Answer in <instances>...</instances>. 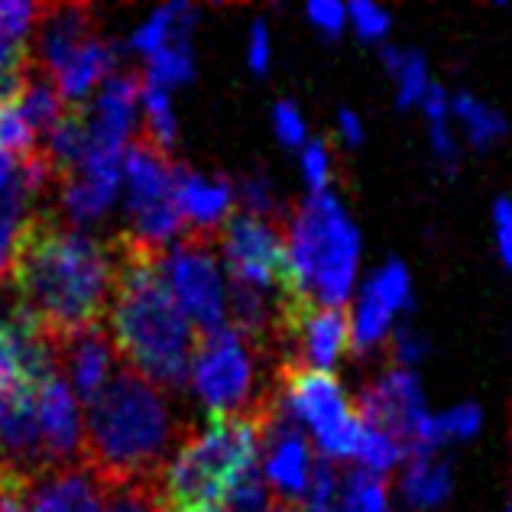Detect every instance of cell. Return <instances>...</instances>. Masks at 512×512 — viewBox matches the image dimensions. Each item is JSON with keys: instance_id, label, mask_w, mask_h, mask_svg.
<instances>
[{"instance_id": "obj_1", "label": "cell", "mask_w": 512, "mask_h": 512, "mask_svg": "<svg viewBox=\"0 0 512 512\" xmlns=\"http://www.w3.org/2000/svg\"><path fill=\"white\" fill-rule=\"evenodd\" d=\"M7 279L17 312L52 338L107 321L114 295L111 240L62 221L56 208H36L17 227Z\"/></svg>"}, {"instance_id": "obj_2", "label": "cell", "mask_w": 512, "mask_h": 512, "mask_svg": "<svg viewBox=\"0 0 512 512\" xmlns=\"http://www.w3.org/2000/svg\"><path fill=\"white\" fill-rule=\"evenodd\" d=\"M114 295L107 331L117 360L146 376L159 393H182L192 370L198 334L175 302L166 279V250L120 231L111 237Z\"/></svg>"}, {"instance_id": "obj_3", "label": "cell", "mask_w": 512, "mask_h": 512, "mask_svg": "<svg viewBox=\"0 0 512 512\" xmlns=\"http://www.w3.org/2000/svg\"><path fill=\"white\" fill-rule=\"evenodd\" d=\"M188 435L192 425L175 419L166 393L117 363L111 383L88 406L82 470L94 490L130 483L166 487V470Z\"/></svg>"}, {"instance_id": "obj_4", "label": "cell", "mask_w": 512, "mask_h": 512, "mask_svg": "<svg viewBox=\"0 0 512 512\" xmlns=\"http://www.w3.org/2000/svg\"><path fill=\"white\" fill-rule=\"evenodd\" d=\"M266 431L244 415H208V428H192L166 470V509L221 506L227 490L256 470Z\"/></svg>"}, {"instance_id": "obj_5", "label": "cell", "mask_w": 512, "mask_h": 512, "mask_svg": "<svg viewBox=\"0 0 512 512\" xmlns=\"http://www.w3.org/2000/svg\"><path fill=\"white\" fill-rule=\"evenodd\" d=\"M292 292L318 305L341 308L354 286L360 234L331 192H318L289 211Z\"/></svg>"}, {"instance_id": "obj_6", "label": "cell", "mask_w": 512, "mask_h": 512, "mask_svg": "<svg viewBox=\"0 0 512 512\" xmlns=\"http://www.w3.org/2000/svg\"><path fill=\"white\" fill-rule=\"evenodd\" d=\"M260 357H266L263 350L253 347L231 325L198 338L188 380L211 409L208 415H244V419H256L273 428L282 409V396L276 383H260V373H256Z\"/></svg>"}, {"instance_id": "obj_7", "label": "cell", "mask_w": 512, "mask_h": 512, "mask_svg": "<svg viewBox=\"0 0 512 512\" xmlns=\"http://www.w3.org/2000/svg\"><path fill=\"white\" fill-rule=\"evenodd\" d=\"M276 386L282 396V409L292 415V422L299 428L308 425L315 431L318 448L325 451L331 464L350 461L357 454L363 425L331 373H279Z\"/></svg>"}, {"instance_id": "obj_8", "label": "cell", "mask_w": 512, "mask_h": 512, "mask_svg": "<svg viewBox=\"0 0 512 512\" xmlns=\"http://www.w3.org/2000/svg\"><path fill=\"white\" fill-rule=\"evenodd\" d=\"M166 279L198 338L227 325V295L218 269V231L185 227L172 253H166Z\"/></svg>"}, {"instance_id": "obj_9", "label": "cell", "mask_w": 512, "mask_h": 512, "mask_svg": "<svg viewBox=\"0 0 512 512\" xmlns=\"http://www.w3.org/2000/svg\"><path fill=\"white\" fill-rule=\"evenodd\" d=\"M289 221L256 218L240 208L227 211L218 227V253H224L227 273L266 292L292 289L289 273Z\"/></svg>"}, {"instance_id": "obj_10", "label": "cell", "mask_w": 512, "mask_h": 512, "mask_svg": "<svg viewBox=\"0 0 512 512\" xmlns=\"http://www.w3.org/2000/svg\"><path fill=\"white\" fill-rule=\"evenodd\" d=\"M350 409L360 419V425L383 431L389 441H396L402 457H415L419 448V431L428 422V409L419 389V376L409 367H393L373 376L350 402Z\"/></svg>"}, {"instance_id": "obj_11", "label": "cell", "mask_w": 512, "mask_h": 512, "mask_svg": "<svg viewBox=\"0 0 512 512\" xmlns=\"http://www.w3.org/2000/svg\"><path fill=\"white\" fill-rule=\"evenodd\" d=\"M98 13L88 4H36L30 30V59L52 82L69 69L72 59L98 39Z\"/></svg>"}, {"instance_id": "obj_12", "label": "cell", "mask_w": 512, "mask_h": 512, "mask_svg": "<svg viewBox=\"0 0 512 512\" xmlns=\"http://www.w3.org/2000/svg\"><path fill=\"white\" fill-rule=\"evenodd\" d=\"M49 347L59 376L69 383V389L85 406H91L104 393V386L111 383L120 363L111 331H107V321H98V325L78 328L69 334H52Z\"/></svg>"}, {"instance_id": "obj_13", "label": "cell", "mask_w": 512, "mask_h": 512, "mask_svg": "<svg viewBox=\"0 0 512 512\" xmlns=\"http://www.w3.org/2000/svg\"><path fill=\"white\" fill-rule=\"evenodd\" d=\"M0 464L26 477L46 474V448L36 419V386L0 380Z\"/></svg>"}, {"instance_id": "obj_14", "label": "cell", "mask_w": 512, "mask_h": 512, "mask_svg": "<svg viewBox=\"0 0 512 512\" xmlns=\"http://www.w3.org/2000/svg\"><path fill=\"white\" fill-rule=\"evenodd\" d=\"M36 419H39V435H43L49 467L52 470L82 467L85 419L82 409H78L75 393L59 376V370L36 386Z\"/></svg>"}, {"instance_id": "obj_15", "label": "cell", "mask_w": 512, "mask_h": 512, "mask_svg": "<svg viewBox=\"0 0 512 512\" xmlns=\"http://www.w3.org/2000/svg\"><path fill=\"white\" fill-rule=\"evenodd\" d=\"M143 85H146V78L137 69H120L104 78L101 91L94 94V101L85 104L88 150L124 153L133 117H137Z\"/></svg>"}, {"instance_id": "obj_16", "label": "cell", "mask_w": 512, "mask_h": 512, "mask_svg": "<svg viewBox=\"0 0 512 512\" xmlns=\"http://www.w3.org/2000/svg\"><path fill=\"white\" fill-rule=\"evenodd\" d=\"M399 308H409V273L402 263H386L363 286L354 315H350V347H354V354H363V350L376 347L386 338L389 321Z\"/></svg>"}, {"instance_id": "obj_17", "label": "cell", "mask_w": 512, "mask_h": 512, "mask_svg": "<svg viewBox=\"0 0 512 512\" xmlns=\"http://www.w3.org/2000/svg\"><path fill=\"white\" fill-rule=\"evenodd\" d=\"M56 373L49 338L23 312L0 318V380H20L39 386Z\"/></svg>"}, {"instance_id": "obj_18", "label": "cell", "mask_w": 512, "mask_h": 512, "mask_svg": "<svg viewBox=\"0 0 512 512\" xmlns=\"http://www.w3.org/2000/svg\"><path fill=\"white\" fill-rule=\"evenodd\" d=\"M266 480L276 487L279 500L299 503L308 487V467H312V451L302 435V428L292 422L286 409H279V419L266 431Z\"/></svg>"}, {"instance_id": "obj_19", "label": "cell", "mask_w": 512, "mask_h": 512, "mask_svg": "<svg viewBox=\"0 0 512 512\" xmlns=\"http://www.w3.org/2000/svg\"><path fill=\"white\" fill-rule=\"evenodd\" d=\"M172 198L188 227L218 231L221 221L227 218V211H231L234 185L227 179H205V175H198L185 163H179L172 179Z\"/></svg>"}, {"instance_id": "obj_20", "label": "cell", "mask_w": 512, "mask_h": 512, "mask_svg": "<svg viewBox=\"0 0 512 512\" xmlns=\"http://www.w3.org/2000/svg\"><path fill=\"white\" fill-rule=\"evenodd\" d=\"M26 512H101V496L82 467L46 470L33 480Z\"/></svg>"}, {"instance_id": "obj_21", "label": "cell", "mask_w": 512, "mask_h": 512, "mask_svg": "<svg viewBox=\"0 0 512 512\" xmlns=\"http://www.w3.org/2000/svg\"><path fill=\"white\" fill-rule=\"evenodd\" d=\"M195 20H198V10L188 4L159 7L153 17L133 33V49L143 52V56H153L156 49H163L169 43H188Z\"/></svg>"}, {"instance_id": "obj_22", "label": "cell", "mask_w": 512, "mask_h": 512, "mask_svg": "<svg viewBox=\"0 0 512 512\" xmlns=\"http://www.w3.org/2000/svg\"><path fill=\"white\" fill-rule=\"evenodd\" d=\"M402 493H406L409 506L431 509L448 500L451 493V467L431 457H412L406 474H402Z\"/></svg>"}, {"instance_id": "obj_23", "label": "cell", "mask_w": 512, "mask_h": 512, "mask_svg": "<svg viewBox=\"0 0 512 512\" xmlns=\"http://www.w3.org/2000/svg\"><path fill=\"white\" fill-rule=\"evenodd\" d=\"M140 101H143V130H140V137L146 143H153L156 150L172 153V146H175V114H172L169 94L163 88L146 82Z\"/></svg>"}, {"instance_id": "obj_24", "label": "cell", "mask_w": 512, "mask_h": 512, "mask_svg": "<svg viewBox=\"0 0 512 512\" xmlns=\"http://www.w3.org/2000/svg\"><path fill=\"white\" fill-rule=\"evenodd\" d=\"M334 512H389L386 503V480L367 474V470H347L341 474V493Z\"/></svg>"}, {"instance_id": "obj_25", "label": "cell", "mask_w": 512, "mask_h": 512, "mask_svg": "<svg viewBox=\"0 0 512 512\" xmlns=\"http://www.w3.org/2000/svg\"><path fill=\"white\" fill-rule=\"evenodd\" d=\"M383 62H386V69L393 72L396 85H399V94H396L399 107L419 104L425 98V91H428V69H425V59L419 56V52L386 49Z\"/></svg>"}, {"instance_id": "obj_26", "label": "cell", "mask_w": 512, "mask_h": 512, "mask_svg": "<svg viewBox=\"0 0 512 512\" xmlns=\"http://www.w3.org/2000/svg\"><path fill=\"white\" fill-rule=\"evenodd\" d=\"M451 107H454V114L464 120L467 137H470V143L477 146V150L490 146L493 140H500L506 133L503 114L493 111V107H487V104H480L477 98H470V94H457Z\"/></svg>"}, {"instance_id": "obj_27", "label": "cell", "mask_w": 512, "mask_h": 512, "mask_svg": "<svg viewBox=\"0 0 512 512\" xmlns=\"http://www.w3.org/2000/svg\"><path fill=\"white\" fill-rule=\"evenodd\" d=\"M150 59V69H146V82L156 88H169V85H182L195 75V59H192V46L188 43H169L163 49H156Z\"/></svg>"}, {"instance_id": "obj_28", "label": "cell", "mask_w": 512, "mask_h": 512, "mask_svg": "<svg viewBox=\"0 0 512 512\" xmlns=\"http://www.w3.org/2000/svg\"><path fill=\"white\" fill-rule=\"evenodd\" d=\"M357 461H360V470H367V474L373 477H386L389 470L396 467V461L402 457V451L396 448V441H389L383 431H376V428H367L363 425L360 431V444H357Z\"/></svg>"}, {"instance_id": "obj_29", "label": "cell", "mask_w": 512, "mask_h": 512, "mask_svg": "<svg viewBox=\"0 0 512 512\" xmlns=\"http://www.w3.org/2000/svg\"><path fill=\"white\" fill-rule=\"evenodd\" d=\"M308 503L305 512H334L338 509V493H341V474L328 457H321L312 467V483H308Z\"/></svg>"}, {"instance_id": "obj_30", "label": "cell", "mask_w": 512, "mask_h": 512, "mask_svg": "<svg viewBox=\"0 0 512 512\" xmlns=\"http://www.w3.org/2000/svg\"><path fill=\"white\" fill-rule=\"evenodd\" d=\"M438 428H441L444 441H467V438H474L477 428H480V409L477 406H457V409L441 415Z\"/></svg>"}, {"instance_id": "obj_31", "label": "cell", "mask_w": 512, "mask_h": 512, "mask_svg": "<svg viewBox=\"0 0 512 512\" xmlns=\"http://www.w3.org/2000/svg\"><path fill=\"white\" fill-rule=\"evenodd\" d=\"M302 169H305V182L312 185V195L328 192V179H331V153L325 143H312L302 156Z\"/></svg>"}, {"instance_id": "obj_32", "label": "cell", "mask_w": 512, "mask_h": 512, "mask_svg": "<svg viewBox=\"0 0 512 512\" xmlns=\"http://www.w3.org/2000/svg\"><path fill=\"white\" fill-rule=\"evenodd\" d=\"M273 127H276L279 140L286 143V146H302V140H305V120H302L299 111H295L292 101H279L273 107Z\"/></svg>"}, {"instance_id": "obj_33", "label": "cell", "mask_w": 512, "mask_h": 512, "mask_svg": "<svg viewBox=\"0 0 512 512\" xmlns=\"http://www.w3.org/2000/svg\"><path fill=\"white\" fill-rule=\"evenodd\" d=\"M347 13H350V20H354L357 33L363 39H380L389 30V17H386L380 7L367 4V0H357V4H350Z\"/></svg>"}, {"instance_id": "obj_34", "label": "cell", "mask_w": 512, "mask_h": 512, "mask_svg": "<svg viewBox=\"0 0 512 512\" xmlns=\"http://www.w3.org/2000/svg\"><path fill=\"white\" fill-rule=\"evenodd\" d=\"M425 354V338L422 334H415L409 325L396 328V334L389 338V357H393L399 367H406V363H415Z\"/></svg>"}, {"instance_id": "obj_35", "label": "cell", "mask_w": 512, "mask_h": 512, "mask_svg": "<svg viewBox=\"0 0 512 512\" xmlns=\"http://www.w3.org/2000/svg\"><path fill=\"white\" fill-rule=\"evenodd\" d=\"M344 7L341 4H331V0H315V4H308V20H312L321 33L328 36H338L341 26H344Z\"/></svg>"}, {"instance_id": "obj_36", "label": "cell", "mask_w": 512, "mask_h": 512, "mask_svg": "<svg viewBox=\"0 0 512 512\" xmlns=\"http://www.w3.org/2000/svg\"><path fill=\"white\" fill-rule=\"evenodd\" d=\"M496 237H500V250H503V260L509 263L512 269V201L509 198H500L496 201Z\"/></svg>"}, {"instance_id": "obj_37", "label": "cell", "mask_w": 512, "mask_h": 512, "mask_svg": "<svg viewBox=\"0 0 512 512\" xmlns=\"http://www.w3.org/2000/svg\"><path fill=\"white\" fill-rule=\"evenodd\" d=\"M250 69L256 75H263L269 69V30H266V23H253V33H250Z\"/></svg>"}, {"instance_id": "obj_38", "label": "cell", "mask_w": 512, "mask_h": 512, "mask_svg": "<svg viewBox=\"0 0 512 512\" xmlns=\"http://www.w3.org/2000/svg\"><path fill=\"white\" fill-rule=\"evenodd\" d=\"M338 127H341V137L350 143V146H360L363 143V124H360V117L354 111H344L338 114Z\"/></svg>"}]
</instances>
